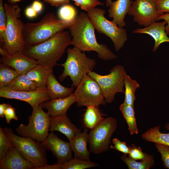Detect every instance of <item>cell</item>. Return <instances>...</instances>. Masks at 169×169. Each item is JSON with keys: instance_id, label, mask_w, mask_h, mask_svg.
Wrapping results in <instances>:
<instances>
[{"instance_id": "6da1fadb", "label": "cell", "mask_w": 169, "mask_h": 169, "mask_svg": "<svg viewBox=\"0 0 169 169\" xmlns=\"http://www.w3.org/2000/svg\"><path fill=\"white\" fill-rule=\"evenodd\" d=\"M69 29L74 47L84 52L95 51L102 60L109 61L117 58L106 45L98 43L95 28L87 13H80Z\"/></svg>"}, {"instance_id": "7a4b0ae2", "label": "cell", "mask_w": 169, "mask_h": 169, "mask_svg": "<svg viewBox=\"0 0 169 169\" xmlns=\"http://www.w3.org/2000/svg\"><path fill=\"white\" fill-rule=\"evenodd\" d=\"M69 32L62 30L39 44L26 46L23 54L39 64L51 69L57 64L68 46L72 45Z\"/></svg>"}, {"instance_id": "3957f363", "label": "cell", "mask_w": 169, "mask_h": 169, "mask_svg": "<svg viewBox=\"0 0 169 169\" xmlns=\"http://www.w3.org/2000/svg\"><path fill=\"white\" fill-rule=\"evenodd\" d=\"M74 21H62L54 13H49L38 22L26 23L23 32L26 47L37 45L46 41L58 32L69 28Z\"/></svg>"}, {"instance_id": "277c9868", "label": "cell", "mask_w": 169, "mask_h": 169, "mask_svg": "<svg viewBox=\"0 0 169 169\" xmlns=\"http://www.w3.org/2000/svg\"><path fill=\"white\" fill-rule=\"evenodd\" d=\"M7 24L3 42L0 48L8 54L23 53L26 47L23 36L25 24L20 18L21 9L18 4H4Z\"/></svg>"}, {"instance_id": "5b68a950", "label": "cell", "mask_w": 169, "mask_h": 169, "mask_svg": "<svg viewBox=\"0 0 169 169\" xmlns=\"http://www.w3.org/2000/svg\"><path fill=\"white\" fill-rule=\"evenodd\" d=\"M66 52L67 57L65 61L59 65L64 69L59 79L62 81L69 76L72 81V87L75 88L85 74L93 71L96 64V62L87 57L84 52L76 47L68 48Z\"/></svg>"}, {"instance_id": "8992f818", "label": "cell", "mask_w": 169, "mask_h": 169, "mask_svg": "<svg viewBox=\"0 0 169 169\" xmlns=\"http://www.w3.org/2000/svg\"><path fill=\"white\" fill-rule=\"evenodd\" d=\"M3 131L21 155L32 164L35 169L48 165L46 149L41 142L31 138L18 136L11 128L5 127Z\"/></svg>"}, {"instance_id": "52a82bcc", "label": "cell", "mask_w": 169, "mask_h": 169, "mask_svg": "<svg viewBox=\"0 0 169 169\" xmlns=\"http://www.w3.org/2000/svg\"><path fill=\"white\" fill-rule=\"evenodd\" d=\"M87 12L95 29L109 37L113 42L116 51H119L128 39L126 29L108 20L104 15L105 11L102 9L95 8Z\"/></svg>"}, {"instance_id": "ba28073f", "label": "cell", "mask_w": 169, "mask_h": 169, "mask_svg": "<svg viewBox=\"0 0 169 169\" xmlns=\"http://www.w3.org/2000/svg\"><path fill=\"white\" fill-rule=\"evenodd\" d=\"M33 109L32 114L28 118V124H21L16 128V131L19 136L41 142L49 134L50 116L40 105Z\"/></svg>"}, {"instance_id": "9c48e42d", "label": "cell", "mask_w": 169, "mask_h": 169, "mask_svg": "<svg viewBox=\"0 0 169 169\" xmlns=\"http://www.w3.org/2000/svg\"><path fill=\"white\" fill-rule=\"evenodd\" d=\"M110 72L106 75H101L93 71L87 73L97 82L108 103L112 102L116 93H124V78L126 73L124 68L120 65L114 66Z\"/></svg>"}, {"instance_id": "30bf717a", "label": "cell", "mask_w": 169, "mask_h": 169, "mask_svg": "<svg viewBox=\"0 0 169 169\" xmlns=\"http://www.w3.org/2000/svg\"><path fill=\"white\" fill-rule=\"evenodd\" d=\"M117 127L116 119L113 117L104 118L90 130L88 134L90 152L99 154L108 150L110 140Z\"/></svg>"}, {"instance_id": "8fae6325", "label": "cell", "mask_w": 169, "mask_h": 169, "mask_svg": "<svg viewBox=\"0 0 169 169\" xmlns=\"http://www.w3.org/2000/svg\"><path fill=\"white\" fill-rule=\"evenodd\" d=\"M73 93L78 106L94 105L99 106L106 104L101 90L96 81L88 74L82 77Z\"/></svg>"}, {"instance_id": "7c38bea8", "label": "cell", "mask_w": 169, "mask_h": 169, "mask_svg": "<svg viewBox=\"0 0 169 169\" xmlns=\"http://www.w3.org/2000/svg\"><path fill=\"white\" fill-rule=\"evenodd\" d=\"M128 14L134 21L145 27L157 21L158 16L154 0H135L132 1Z\"/></svg>"}, {"instance_id": "4fadbf2b", "label": "cell", "mask_w": 169, "mask_h": 169, "mask_svg": "<svg viewBox=\"0 0 169 169\" xmlns=\"http://www.w3.org/2000/svg\"><path fill=\"white\" fill-rule=\"evenodd\" d=\"M0 97L25 101L33 108L51 100L46 87L39 88L35 90L28 91H14L7 87L0 88Z\"/></svg>"}, {"instance_id": "5bb4252c", "label": "cell", "mask_w": 169, "mask_h": 169, "mask_svg": "<svg viewBox=\"0 0 169 169\" xmlns=\"http://www.w3.org/2000/svg\"><path fill=\"white\" fill-rule=\"evenodd\" d=\"M41 143L46 150L52 152L57 159V163L63 164L72 158V151L69 143L59 138L53 131Z\"/></svg>"}, {"instance_id": "9a60e30c", "label": "cell", "mask_w": 169, "mask_h": 169, "mask_svg": "<svg viewBox=\"0 0 169 169\" xmlns=\"http://www.w3.org/2000/svg\"><path fill=\"white\" fill-rule=\"evenodd\" d=\"M0 63L9 66L15 70L20 74H26L38 64L37 62L25 55L23 53H16L8 54L0 48Z\"/></svg>"}, {"instance_id": "2e32d148", "label": "cell", "mask_w": 169, "mask_h": 169, "mask_svg": "<svg viewBox=\"0 0 169 169\" xmlns=\"http://www.w3.org/2000/svg\"><path fill=\"white\" fill-rule=\"evenodd\" d=\"M166 22H154L149 26L142 28H138L132 31L133 33L146 34L151 37L155 41L152 50L155 51L159 45L164 42H169V37L166 31Z\"/></svg>"}, {"instance_id": "e0dca14e", "label": "cell", "mask_w": 169, "mask_h": 169, "mask_svg": "<svg viewBox=\"0 0 169 169\" xmlns=\"http://www.w3.org/2000/svg\"><path fill=\"white\" fill-rule=\"evenodd\" d=\"M76 98L73 93L65 97L51 99L44 102L40 105L47 110V113L50 116L66 114L70 106L76 102Z\"/></svg>"}, {"instance_id": "ac0fdd59", "label": "cell", "mask_w": 169, "mask_h": 169, "mask_svg": "<svg viewBox=\"0 0 169 169\" xmlns=\"http://www.w3.org/2000/svg\"><path fill=\"white\" fill-rule=\"evenodd\" d=\"M49 131H58L64 135L69 141L81 131L70 121L67 114L50 117Z\"/></svg>"}, {"instance_id": "d6986e66", "label": "cell", "mask_w": 169, "mask_h": 169, "mask_svg": "<svg viewBox=\"0 0 169 169\" xmlns=\"http://www.w3.org/2000/svg\"><path fill=\"white\" fill-rule=\"evenodd\" d=\"M35 167L21 155L14 146L0 163V169H35Z\"/></svg>"}, {"instance_id": "ffe728a7", "label": "cell", "mask_w": 169, "mask_h": 169, "mask_svg": "<svg viewBox=\"0 0 169 169\" xmlns=\"http://www.w3.org/2000/svg\"><path fill=\"white\" fill-rule=\"evenodd\" d=\"M74 157L81 159L90 161V151L87 148L88 143V134L85 129L83 131L78 133L69 141Z\"/></svg>"}, {"instance_id": "44dd1931", "label": "cell", "mask_w": 169, "mask_h": 169, "mask_svg": "<svg viewBox=\"0 0 169 169\" xmlns=\"http://www.w3.org/2000/svg\"><path fill=\"white\" fill-rule=\"evenodd\" d=\"M132 1L131 0H117L112 2L108 10L109 16L112 21L120 28L125 26V17L129 11Z\"/></svg>"}, {"instance_id": "7402d4cb", "label": "cell", "mask_w": 169, "mask_h": 169, "mask_svg": "<svg viewBox=\"0 0 169 169\" xmlns=\"http://www.w3.org/2000/svg\"><path fill=\"white\" fill-rule=\"evenodd\" d=\"M46 88L51 99L65 97L73 93L74 88L66 87L60 84L54 76L53 69L49 74Z\"/></svg>"}, {"instance_id": "603a6c76", "label": "cell", "mask_w": 169, "mask_h": 169, "mask_svg": "<svg viewBox=\"0 0 169 169\" xmlns=\"http://www.w3.org/2000/svg\"><path fill=\"white\" fill-rule=\"evenodd\" d=\"M165 128L169 131V123L165 125ZM160 126L151 128L141 135V138L145 141L169 146V132L163 133L160 131Z\"/></svg>"}, {"instance_id": "cb8c5ba5", "label": "cell", "mask_w": 169, "mask_h": 169, "mask_svg": "<svg viewBox=\"0 0 169 169\" xmlns=\"http://www.w3.org/2000/svg\"><path fill=\"white\" fill-rule=\"evenodd\" d=\"M52 69L38 64L29 71L26 75L30 79L36 83L38 88L46 87L48 77Z\"/></svg>"}, {"instance_id": "d4e9b609", "label": "cell", "mask_w": 169, "mask_h": 169, "mask_svg": "<svg viewBox=\"0 0 169 169\" xmlns=\"http://www.w3.org/2000/svg\"><path fill=\"white\" fill-rule=\"evenodd\" d=\"M86 107L83 115V124L87 129L91 130L103 120L104 115L99 106L91 105Z\"/></svg>"}, {"instance_id": "484cf974", "label": "cell", "mask_w": 169, "mask_h": 169, "mask_svg": "<svg viewBox=\"0 0 169 169\" xmlns=\"http://www.w3.org/2000/svg\"><path fill=\"white\" fill-rule=\"evenodd\" d=\"M7 87L12 90L20 91H34L39 88L26 74H20Z\"/></svg>"}, {"instance_id": "4316f807", "label": "cell", "mask_w": 169, "mask_h": 169, "mask_svg": "<svg viewBox=\"0 0 169 169\" xmlns=\"http://www.w3.org/2000/svg\"><path fill=\"white\" fill-rule=\"evenodd\" d=\"M120 110L127 124L131 135L137 134L138 131L137 126L134 106L124 102L120 105Z\"/></svg>"}, {"instance_id": "83f0119b", "label": "cell", "mask_w": 169, "mask_h": 169, "mask_svg": "<svg viewBox=\"0 0 169 169\" xmlns=\"http://www.w3.org/2000/svg\"><path fill=\"white\" fill-rule=\"evenodd\" d=\"M124 84L125 89L124 102L134 106L136 100L135 92L139 87V84L136 80L132 79L126 73L124 76Z\"/></svg>"}, {"instance_id": "f1b7e54d", "label": "cell", "mask_w": 169, "mask_h": 169, "mask_svg": "<svg viewBox=\"0 0 169 169\" xmlns=\"http://www.w3.org/2000/svg\"><path fill=\"white\" fill-rule=\"evenodd\" d=\"M20 74L13 68L0 64V88L8 87Z\"/></svg>"}, {"instance_id": "f546056e", "label": "cell", "mask_w": 169, "mask_h": 169, "mask_svg": "<svg viewBox=\"0 0 169 169\" xmlns=\"http://www.w3.org/2000/svg\"><path fill=\"white\" fill-rule=\"evenodd\" d=\"M121 159L127 165L130 169H149L153 167L155 162L153 156L151 155L148 158L136 161L127 156V155L124 154L120 157Z\"/></svg>"}, {"instance_id": "4dcf8cb0", "label": "cell", "mask_w": 169, "mask_h": 169, "mask_svg": "<svg viewBox=\"0 0 169 169\" xmlns=\"http://www.w3.org/2000/svg\"><path fill=\"white\" fill-rule=\"evenodd\" d=\"M98 165L90 160L74 157L62 164V169H84L95 167Z\"/></svg>"}, {"instance_id": "1f68e13d", "label": "cell", "mask_w": 169, "mask_h": 169, "mask_svg": "<svg viewBox=\"0 0 169 169\" xmlns=\"http://www.w3.org/2000/svg\"><path fill=\"white\" fill-rule=\"evenodd\" d=\"M59 19L66 21H73L77 17V11L76 8L72 5L65 4L59 9L58 12Z\"/></svg>"}, {"instance_id": "d6a6232c", "label": "cell", "mask_w": 169, "mask_h": 169, "mask_svg": "<svg viewBox=\"0 0 169 169\" xmlns=\"http://www.w3.org/2000/svg\"><path fill=\"white\" fill-rule=\"evenodd\" d=\"M13 146L10 139L0 127V163L4 160L9 149Z\"/></svg>"}, {"instance_id": "836d02e7", "label": "cell", "mask_w": 169, "mask_h": 169, "mask_svg": "<svg viewBox=\"0 0 169 169\" xmlns=\"http://www.w3.org/2000/svg\"><path fill=\"white\" fill-rule=\"evenodd\" d=\"M129 152L128 156L136 160H142L147 159L151 155L143 152L140 146H137L132 144L129 146Z\"/></svg>"}, {"instance_id": "e575fe53", "label": "cell", "mask_w": 169, "mask_h": 169, "mask_svg": "<svg viewBox=\"0 0 169 169\" xmlns=\"http://www.w3.org/2000/svg\"><path fill=\"white\" fill-rule=\"evenodd\" d=\"M7 24L6 16L3 0H0V43L2 45L4 40Z\"/></svg>"}, {"instance_id": "d590c367", "label": "cell", "mask_w": 169, "mask_h": 169, "mask_svg": "<svg viewBox=\"0 0 169 169\" xmlns=\"http://www.w3.org/2000/svg\"><path fill=\"white\" fill-rule=\"evenodd\" d=\"M74 1L75 4L79 7L81 9L86 12L95 8L99 5H103L104 4L99 0H70Z\"/></svg>"}, {"instance_id": "8d00e7d4", "label": "cell", "mask_w": 169, "mask_h": 169, "mask_svg": "<svg viewBox=\"0 0 169 169\" xmlns=\"http://www.w3.org/2000/svg\"><path fill=\"white\" fill-rule=\"evenodd\" d=\"M155 145L161 155L163 166L169 169V146L156 143H155Z\"/></svg>"}, {"instance_id": "74e56055", "label": "cell", "mask_w": 169, "mask_h": 169, "mask_svg": "<svg viewBox=\"0 0 169 169\" xmlns=\"http://www.w3.org/2000/svg\"><path fill=\"white\" fill-rule=\"evenodd\" d=\"M114 145H111V149L116 150L123 153L125 154H128L129 152V148L125 142L121 141L117 138H114L112 140Z\"/></svg>"}, {"instance_id": "f35d334b", "label": "cell", "mask_w": 169, "mask_h": 169, "mask_svg": "<svg viewBox=\"0 0 169 169\" xmlns=\"http://www.w3.org/2000/svg\"><path fill=\"white\" fill-rule=\"evenodd\" d=\"M158 15L169 13V0H154Z\"/></svg>"}, {"instance_id": "ab89813d", "label": "cell", "mask_w": 169, "mask_h": 169, "mask_svg": "<svg viewBox=\"0 0 169 169\" xmlns=\"http://www.w3.org/2000/svg\"><path fill=\"white\" fill-rule=\"evenodd\" d=\"M16 109L9 104L4 112V116L6 121L9 123L12 119L18 120V118L15 113Z\"/></svg>"}, {"instance_id": "60d3db41", "label": "cell", "mask_w": 169, "mask_h": 169, "mask_svg": "<svg viewBox=\"0 0 169 169\" xmlns=\"http://www.w3.org/2000/svg\"><path fill=\"white\" fill-rule=\"evenodd\" d=\"M53 6L57 7L66 4L70 2V0H43Z\"/></svg>"}, {"instance_id": "b9f144b4", "label": "cell", "mask_w": 169, "mask_h": 169, "mask_svg": "<svg viewBox=\"0 0 169 169\" xmlns=\"http://www.w3.org/2000/svg\"><path fill=\"white\" fill-rule=\"evenodd\" d=\"M163 20L167 23V25L166 26V31L168 35L169 34V13H165L162 14L158 15L157 21Z\"/></svg>"}, {"instance_id": "7bdbcfd3", "label": "cell", "mask_w": 169, "mask_h": 169, "mask_svg": "<svg viewBox=\"0 0 169 169\" xmlns=\"http://www.w3.org/2000/svg\"><path fill=\"white\" fill-rule=\"evenodd\" d=\"M37 14L31 6L27 8L25 10V14L29 18H33L36 17Z\"/></svg>"}, {"instance_id": "ee69618b", "label": "cell", "mask_w": 169, "mask_h": 169, "mask_svg": "<svg viewBox=\"0 0 169 169\" xmlns=\"http://www.w3.org/2000/svg\"><path fill=\"white\" fill-rule=\"evenodd\" d=\"M31 6L38 13L42 10L43 6L42 3L38 0L34 1L32 3Z\"/></svg>"}, {"instance_id": "f6af8a7d", "label": "cell", "mask_w": 169, "mask_h": 169, "mask_svg": "<svg viewBox=\"0 0 169 169\" xmlns=\"http://www.w3.org/2000/svg\"><path fill=\"white\" fill-rule=\"evenodd\" d=\"M40 169H62V164L58 163L52 165H47Z\"/></svg>"}, {"instance_id": "bcb514c9", "label": "cell", "mask_w": 169, "mask_h": 169, "mask_svg": "<svg viewBox=\"0 0 169 169\" xmlns=\"http://www.w3.org/2000/svg\"><path fill=\"white\" fill-rule=\"evenodd\" d=\"M8 104L3 103L0 104V117L3 118L5 117L4 112L9 105Z\"/></svg>"}, {"instance_id": "7dc6e473", "label": "cell", "mask_w": 169, "mask_h": 169, "mask_svg": "<svg viewBox=\"0 0 169 169\" xmlns=\"http://www.w3.org/2000/svg\"><path fill=\"white\" fill-rule=\"evenodd\" d=\"M23 0H8V1L11 3L10 4H15V3L19 2Z\"/></svg>"}, {"instance_id": "c3c4849f", "label": "cell", "mask_w": 169, "mask_h": 169, "mask_svg": "<svg viewBox=\"0 0 169 169\" xmlns=\"http://www.w3.org/2000/svg\"><path fill=\"white\" fill-rule=\"evenodd\" d=\"M112 1L111 0H106V5L107 7H109L111 4Z\"/></svg>"}, {"instance_id": "681fc988", "label": "cell", "mask_w": 169, "mask_h": 169, "mask_svg": "<svg viewBox=\"0 0 169 169\" xmlns=\"http://www.w3.org/2000/svg\"><path fill=\"white\" fill-rule=\"evenodd\" d=\"M133 0H131V1H132Z\"/></svg>"}]
</instances>
